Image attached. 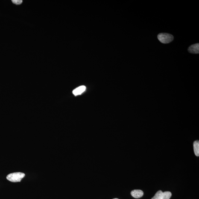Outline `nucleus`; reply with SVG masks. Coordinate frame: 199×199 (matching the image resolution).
<instances>
[{
	"instance_id": "nucleus-6",
	"label": "nucleus",
	"mask_w": 199,
	"mask_h": 199,
	"mask_svg": "<svg viewBox=\"0 0 199 199\" xmlns=\"http://www.w3.org/2000/svg\"><path fill=\"white\" fill-rule=\"evenodd\" d=\"M86 87L85 86H79L76 89L74 90L73 91V93L75 96L77 95H81L83 92H84L86 90Z\"/></svg>"
},
{
	"instance_id": "nucleus-2",
	"label": "nucleus",
	"mask_w": 199,
	"mask_h": 199,
	"mask_svg": "<svg viewBox=\"0 0 199 199\" xmlns=\"http://www.w3.org/2000/svg\"><path fill=\"white\" fill-rule=\"evenodd\" d=\"M157 38L161 42L168 44L173 40L174 37L172 35L168 33H162L158 35Z\"/></svg>"
},
{
	"instance_id": "nucleus-9",
	"label": "nucleus",
	"mask_w": 199,
	"mask_h": 199,
	"mask_svg": "<svg viewBox=\"0 0 199 199\" xmlns=\"http://www.w3.org/2000/svg\"><path fill=\"white\" fill-rule=\"evenodd\" d=\"M118 199V198H114V199Z\"/></svg>"
},
{
	"instance_id": "nucleus-7",
	"label": "nucleus",
	"mask_w": 199,
	"mask_h": 199,
	"mask_svg": "<svg viewBox=\"0 0 199 199\" xmlns=\"http://www.w3.org/2000/svg\"><path fill=\"white\" fill-rule=\"evenodd\" d=\"M194 150L195 155L197 156H199V142L198 141H196L194 142Z\"/></svg>"
},
{
	"instance_id": "nucleus-5",
	"label": "nucleus",
	"mask_w": 199,
	"mask_h": 199,
	"mask_svg": "<svg viewBox=\"0 0 199 199\" xmlns=\"http://www.w3.org/2000/svg\"><path fill=\"white\" fill-rule=\"evenodd\" d=\"M131 195L135 198H138L142 197L144 195V192L141 190H136L132 191L131 192Z\"/></svg>"
},
{
	"instance_id": "nucleus-3",
	"label": "nucleus",
	"mask_w": 199,
	"mask_h": 199,
	"mask_svg": "<svg viewBox=\"0 0 199 199\" xmlns=\"http://www.w3.org/2000/svg\"><path fill=\"white\" fill-rule=\"evenodd\" d=\"M171 196V192L169 191L163 192L159 190L156 193L155 195L151 199H170Z\"/></svg>"
},
{
	"instance_id": "nucleus-4",
	"label": "nucleus",
	"mask_w": 199,
	"mask_h": 199,
	"mask_svg": "<svg viewBox=\"0 0 199 199\" xmlns=\"http://www.w3.org/2000/svg\"><path fill=\"white\" fill-rule=\"evenodd\" d=\"M188 51L192 54H199V44H195L191 45L188 48Z\"/></svg>"
},
{
	"instance_id": "nucleus-8",
	"label": "nucleus",
	"mask_w": 199,
	"mask_h": 199,
	"mask_svg": "<svg viewBox=\"0 0 199 199\" xmlns=\"http://www.w3.org/2000/svg\"><path fill=\"white\" fill-rule=\"evenodd\" d=\"M14 4H17V5H19L22 4L23 1L22 0H12V1Z\"/></svg>"
},
{
	"instance_id": "nucleus-1",
	"label": "nucleus",
	"mask_w": 199,
	"mask_h": 199,
	"mask_svg": "<svg viewBox=\"0 0 199 199\" xmlns=\"http://www.w3.org/2000/svg\"><path fill=\"white\" fill-rule=\"evenodd\" d=\"M25 175L24 173L16 172L12 173L7 176V180L12 182H20L22 179L25 177Z\"/></svg>"
}]
</instances>
